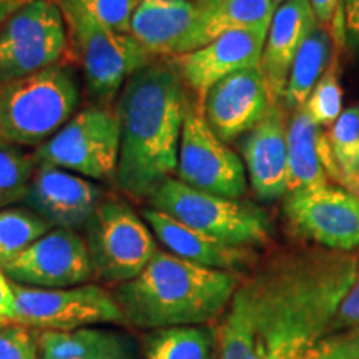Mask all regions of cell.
<instances>
[{"label": "cell", "instance_id": "obj_1", "mask_svg": "<svg viewBox=\"0 0 359 359\" xmlns=\"http://www.w3.org/2000/svg\"><path fill=\"white\" fill-rule=\"evenodd\" d=\"M359 257L285 250L241 278L218 333V359H359V326L333 333Z\"/></svg>", "mask_w": 359, "mask_h": 359}, {"label": "cell", "instance_id": "obj_2", "mask_svg": "<svg viewBox=\"0 0 359 359\" xmlns=\"http://www.w3.org/2000/svg\"><path fill=\"white\" fill-rule=\"evenodd\" d=\"M188 103L173 62H150L125 82L116 100L120 156L115 180L128 196L150 200L177 172Z\"/></svg>", "mask_w": 359, "mask_h": 359}, {"label": "cell", "instance_id": "obj_3", "mask_svg": "<svg viewBox=\"0 0 359 359\" xmlns=\"http://www.w3.org/2000/svg\"><path fill=\"white\" fill-rule=\"evenodd\" d=\"M241 278L158 250L140 275L116 288L115 299L133 327L200 326L224 314Z\"/></svg>", "mask_w": 359, "mask_h": 359}, {"label": "cell", "instance_id": "obj_4", "mask_svg": "<svg viewBox=\"0 0 359 359\" xmlns=\"http://www.w3.org/2000/svg\"><path fill=\"white\" fill-rule=\"evenodd\" d=\"M79 102L77 75L67 64L0 85V138L39 148L74 116Z\"/></svg>", "mask_w": 359, "mask_h": 359}, {"label": "cell", "instance_id": "obj_5", "mask_svg": "<svg viewBox=\"0 0 359 359\" xmlns=\"http://www.w3.org/2000/svg\"><path fill=\"white\" fill-rule=\"evenodd\" d=\"M69 32L72 58L79 62L90 97L109 107L135 72L154 62L132 34L103 25L74 0H55Z\"/></svg>", "mask_w": 359, "mask_h": 359}, {"label": "cell", "instance_id": "obj_6", "mask_svg": "<svg viewBox=\"0 0 359 359\" xmlns=\"http://www.w3.org/2000/svg\"><path fill=\"white\" fill-rule=\"evenodd\" d=\"M150 208L231 246H262L271 238V222L257 205L195 190L178 178L154 193Z\"/></svg>", "mask_w": 359, "mask_h": 359}, {"label": "cell", "instance_id": "obj_7", "mask_svg": "<svg viewBox=\"0 0 359 359\" xmlns=\"http://www.w3.org/2000/svg\"><path fill=\"white\" fill-rule=\"evenodd\" d=\"M85 235L93 276L107 283L123 285L137 278L158 251L147 222L120 200H102Z\"/></svg>", "mask_w": 359, "mask_h": 359}, {"label": "cell", "instance_id": "obj_8", "mask_svg": "<svg viewBox=\"0 0 359 359\" xmlns=\"http://www.w3.org/2000/svg\"><path fill=\"white\" fill-rule=\"evenodd\" d=\"M69 50V32L58 4L30 0L0 29V85L60 64Z\"/></svg>", "mask_w": 359, "mask_h": 359}, {"label": "cell", "instance_id": "obj_9", "mask_svg": "<svg viewBox=\"0 0 359 359\" xmlns=\"http://www.w3.org/2000/svg\"><path fill=\"white\" fill-rule=\"evenodd\" d=\"M39 163L53 165L88 180H110L120 156V122L116 110L92 105L75 114L35 150Z\"/></svg>", "mask_w": 359, "mask_h": 359}, {"label": "cell", "instance_id": "obj_10", "mask_svg": "<svg viewBox=\"0 0 359 359\" xmlns=\"http://www.w3.org/2000/svg\"><path fill=\"white\" fill-rule=\"evenodd\" d=\"M12 281V280H11ZM12 323L40 331H72L92 325H125L115 294L98 285L35 288L13 283Z\"/></svg>", "mask_w": 359, "mask_h": 359}, {"label": "cell", "instance_id": "obj_11", "mask_svg": "<svg viewBox=\"0 0 359 359\" xmlns=\"http://www.w3.org/2000/svg\"><path fill=\"white\" fill-rule=\"evenodd\" d=\"M177 175L185 185L224 198L240 200L246 191L243 161L210 128L200 102L188 103Z\"/></svg>", "mask_w": 359, "mask_h": 359}, {"label": "cell", "instance_id": "obj_12", "mask_svg": "<svg viewBox=\"0 0 359 359\" xmlns=\"http://www.w3.org/2000/svg\"><path fill=\"white\" fill-rule=\"evenodd\" d=\"M293 228L321 248L353 251L359 246V198L344 188H303L285 195Z\"/></svg>", "mask_w": 359, "mask_h": 359}, {"label": "cell", "instance_id": "obj_13", "mask_svg": "<svg viewBox=\"0 0 359 359\" xmlns=\"http://www.w3.org/2000/svg\"><path fill=\"white\" fill-rule=\"evenodd\" d=\"M8 280L35 288H72L93 276L87 243L75 230L52 228L4 266Z\"/></svg>", "mask_w": 359, "mask_h": 359}, {"label": "cell", "instance_id": "obj_14", "mask_svg": "<svg viewBox=\"0 0 359 359\" xmlns=\"http://www.w3.org/2000/svg\"><path fill=\"white\" fill-rule=\"evenodd\" d=\"M200 105L210 128L228 143L257 127L273 103L258 65L219 80L206 92Z\"/></svg>", "mask_w": 359, "mask_h": 359}, {"label": "cell", "instance_id": "obj_15", "mask_svg": "<svg viewBox=\"0 0 359 359\" xmlns=\"http://www.w3.org/2000/svg\"><path fill=\"white\" fill-rule=\"evenodd\" d=\"M269 25L231 30L198 50L173 57L185 87L203 100L210 88L238 70L258 67Z\"/></svg>", "mask_w": 359, "mask_h": 359}, {"label": "cell", "instance_id": "obj_16", "mask_svg": "<svg viewBox=\"0 0 359 359\" xmlns=\"http://www.w3.org/2000/svg\"><path fill=\"white\" fill-rule=\"evenodd\" d=\"M102 200L103 190L88 178L39 163L24 203L52 226L77 230L87 224Z\"/></svg>", "mask_w": 359, "mask_h": 359}, {"label": "cell", "instance_id": "obj_17", "mask_svg": "<svg viewBox=\"0 0 359 359\" xmlns=\"http://www.w3.org/2000/svg\"><path fill=\"white\" fill-rule=\"evenodd\" d=\"M250 183L263 201L288 193V125L281 103H273L266 115L240 143Z\"/></svg>", "mask_w": 359, "mask_h": 359}, {"label": "cell", "instance_id": "obj_18", "mask_svg": "<svg viewBox=\"0 0 359 359\" xmlns=\"http://www.w3.org/2000/svg\"><path fill=\"white\" fill-rule=\"evenodd\" d=\"M316 25L309 0H286L276 7L259 60L271 103L283 102L296 53Z\"/></svg>", "mask_w": 359, "mask_h": 359}, {"label": "cell", "instance_id": "obj_19", "mask_svg": "<svg viewBox=\"0 0 359 359\" xmlns=\"http://www.w3.org/2000/svg\"><path fill=\"white\" fill-rule=\"evenodd\" d=\"M142 217L165 248L185 262L236 273H241V269L251 266L255 262L251 248L222 243L155 208H145Z\"/></svg>", "mask_w": 359, "mask_h": 359}, {"label": "cell", "instance_id": "obj_20", "mask_svg": "<svg viewBox=\"0 0 359 359\" xmlns=\"http://www.w3.org/2000/svg\"><path fill=\"white\" fill-rule=\"evenodd\" d=\"M196 19L191 0H137L130 34L154 58L182 55Z\"/></svg>", "mask_w": 359, "mask_h": 359}, {"label": "cell", "instance_id": "obj_21", "mask_svg": "<svg viewBox=\"0 0 359 359\" xmlns=\"http://www.w3.org/2000/svg\"><path fill=\"white\" fill-rule=\"evenodd\" d=\"M196 19L182 55L205 47L231 30L271 24L276 7L271 0H196Z\"/></svg>", "mask_w": 359, "mask_h": 359}, {"label": "cell", "instance_id": "obj_22", "mask_svg": "<svg viewBox=\"0 0 359 359\" xmlns=\"http://www.w3.org/2000/svg\"><path fill=\"white\" fill-rule=\"evenodd\" d=\"M135 354L132 339L111 330L80 327L72 331H42L39 359L115 358Z\"/></svg>", "mask_w": 359, "mask_h": 359}, {"label": "cell", "instance_id": "obj_23", "mask_svg": "<svg viewBox=\"0 0 359 359\" xmlns=\"http://www.w3.org/2000/svg\"><path fill=\"white\" fill-rule=\"evenodd\" d=\"M321 133L304 107L293 111L288 125V193L326 187L330 182L320 156Z\"/></svg>", "mask_w": 359, "mask_h": 359}, {"label": "cell", "instance_id": "obj_24", "mask_svg": "<svg viewBox=\"0 0 359 359\" xmlns=\"http://www.w3.org/2000/svg\"><path fill=\"white\" fill-rule=\"evenodd\" d=\"M334 40L330 27L318 24L308 35L291 65L288 85H286L283 103L288 110L304 107L311 95L314 85L323 77L331 58L334 55Z\"/></svg>", "mask_w": 359, "mask_h": 359}, {"label": "cell", "instance_id": "obj_25", "mask_svg": "<svg viewBox=\"0 0 359 359\" xmlns=\"http://www.w3.org/2000/svg\"><path fill=\"white\" fill-rule=\"evenodd\" d=\"M218 336L212 327H160L143 341V359H213Z\"/></svg>", "mask_w": 359, "mask_h": 359}, {"label": "cell", "instance_id": "obj_26", "mask_svg": "<svg viewBox=\"0 0 359 359\" xmlns=\"http://www.w3.org/2000/svg\"><path fill=\"white\" fill-rule=\"evenodd\" d=\"M339 185L359 198V103L348 107L330 128Z\"/></svg>", "mask_w": 359, "mask_h": 359}, {"label": "cell", "instance_id": "obj_27", "mask_svg": "<svg viewBox=\"0 0 359 359\" xmlns=\"http://www.w3.org/2000/svg\"><path fill=\"white\" fill-rule=\"evenodd\" d=\"M52 224L32 210H0V266L13 262L20 253L47 235Z\"/></svg>", "mask_w": 359, "mask_h": 359}, {"label": "cell", "instance_id": "obj_28", "mask_svg": "<svg viewBox=\"0 0 359 359\" xmlns=\"http://www.w3.org/2000/svg\"><path fill=\"white\" fill-rule=\"evenodd\" d=\"M37 167L35 154L0 138V208L24 201Z\"/></svg>", "mask_w": 359, "mask_h": 359}, {"label": "cell", "instance_id": "obj_29", "mask_svg": "<svg viewBox=\"0 0 359 359\" xmlns=\"http://www.w3.org/2000/svg\"><path fill=\"white\" fill-rule=\"evenodd\" d=\"M334 47L336 50L333 58H331V64L327 65L326 72L314 85L311 95L304 103V109L308 110L314 122L325 128L333 127L339 115L343 114V87H341V69L338 58V48L343 47L336 43Z\"/></svg>", "mask_w": 359, "mask_h": 359}, {"label": "cell", "instance_id": "obj_30", "mask_svg": "<svg viewBox=\"0 0 359 359\" xmlns=\"http://www.w3.org/2000/svg\"><path fill=\"white\" fill-rule=\"evenodd\" d=\"M0 359H39V334L17 323H0Z\"/></svg>", "mask_w": 359, "mask_h": 359}, {"label": "cell", "instance_id": "obj_31", "mask_svg": "<svg viewBox=\"0 0 359 359\" xmlns=\"http://www.w3.org/2000/svg\"><path fill=\"white\" fill-rule=\"evenodd\" d=\"M93 19L110 27L111 30L130 34V24L137 0H74Z\"/></svg>", "mask_w": 359, "mask_h": 359}, {"label": "cell", "instance_id": "obj_32", "mask_svg": "<svg viewBox=\"0 0 359 359\" xmlns=\"http://www.w3.org/2000/svg\"><path fill=\"white\" fill-rule=\"evenodd\" d=\"M359 257V255H358ZM359 326V263L356 280H354L351 290L344 296V299L339 304L338 313H336L333 321V333L338 331L351 330V327Z\"/></svg>", "mask_w": 359, "mask_h": 359}, {"label": "cell", "instance_id": "obj_33", "mask_svg": "<svg viewBox=\"0 0 359 359\" xmlns=\"http://www.w3.org/2000/svg\"><path fill=\"white\" fill-rule=\"evenodd\" d=\"M344 45L353 52H359V0H343L341 6Z\"/></svg>", "mask_w": 359, "mask_h": 359}, {"label": "cell", "instance_id": "obj_34", "mask_svg": "<svg viewBox=\"0 0 359 359\" xmlns=\"http://www.w3.org/2000/svg\"><path fill=\"white\" fill-rule=\"evenodd\" d=\"M15 296H13L12 281L0 266V323H12Z\"/></svg>", "mask_w": 359, "mask_h": 359}, {"label": "cell", "instance_id": "obj_35", "mask_svg": "<svg viewBox=\"0 0 359 359\" xmlns=\"http://www.w3.org/2000/svg\"><path fill=\"white\" fill-rule=\"evenodd\" d=\"M318 24L331 27L343 6V0H309Z\"/></svg>", "mask_w": 359, "mask_h": 359}, {"label": "cell", "instance_id": "obj_36", "mask_svg": "<svg viewBox=\"0 0 359 359\" xmlns=\"http://www.w3.org/2000/svg\"><path fill=\"white\" fill-rule=\"evenodd\" d=\"M75 359H137L135 354H125V356H115V358H75Z\"/></svg>", "mask_w": 359, "mask_h": 359}, {"label": "cell", "instance_id": "obj_37", "mask_svg": "<svg viewBox=\"0 0 359 359\" xmlns=\"http://www.w3.org/2000/svg\"><path fill=\"white\" fill-rule=\"evenodd\" d=\"M285 2H286V0H271V4H273V6H275V7H280L281 4H285Z\"/></svg>", "mask_w": 359, "mask_h": 359}, {"label": "cell", "instance_id": "obj_38", "mask_svg": "<svg viewBox=\"0 0 359 359\" xmlns=\"http://www.w3.org/2000/svg\"><path fill=\"white\" fill-rule=\"evenodd\" d=\"M0 29H2V22H0Z\"/></svg>", "mask_w": 359, "mask_h": 359}, {"label": "cell", "instance_id": "obj_39", "mask_svg": "<svg viewBox=\"0 0 359 359\" xmlns=\"http://www.w3.org/2000/svg\"><path fill=\"white\" fill-rule=\"evenodd\" d=\"M191 2H196V0H191Z\"/></svg>", "mask_w": 359, "mask_h": 359}, {"label": "cell", "instance_id": "obj_40", "mask_svg": "<svg viewBox=\"0 0 359 359\" xmlns=\"http://www.w3.org/2000/svg\"><path fill=\"white\" fill-rule=\"evenodd\" d=\"M29 2H30V0H29Z\"/></svg>", "mask_w": 359, "mask_h": 359}]
</instances>
